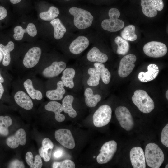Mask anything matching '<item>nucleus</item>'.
Listing matches in <instances>:
<instances>
[{
	"label": "nucleus",
	"mask_w": 168,
	"mask_h": 168,
	"mask_svg": "<svg viewBox=\"0 0 168 168\" xmlns=\"http://www.w3.org/2000/svg\"><path fill=\"white\" fill-rule=\"evenodd\" d=\"M144 155L147 163L151 168H159L164 162V153L155 143H151L147 144Z\"/></svg>",
	"instance_id": "obj_1"
},
{
	"label": "nucleus",
	"mask_w": 168,
	"mask_h": 168,
	"mask_svg": "<svg viewBox=\"0 0 168 168\" xmlns=\"http://www.w3.org/2000/svg\"><path fill=\"white\" fill-rule=\"evenodd\" d=\"M69 12L73 16V23L77 29L83 30L90 27L92 25L94 17L88 11L77 7L70 8Z\"/></svg>",
	"instance_id": "obj_2"
},
{
	"label": "nucleus",
	"mask_w": 168,
	"mask_h": 168,
	"mask_svg": "<svg viewBox=\"0 0 168 168\" xmlns=\"http://www.w3.org/2000/svg\"><path fill=\"white\" fill-rule=\"evenodd\" d=\"M132 99L133 103L142 112L149 113L154 108L153 100L143 90L138 89L135 91Z\"/></svg>",
	"instance_id": "obj_3"
},
{
	"label": "nucleus",
	"mask_w": 168,
	"mask_h": 168,
	"mask_svg": "<svg viewBox=\"0 0 168 168\" xmlns=\"http://www.w3.org/2000/svg\"><path fill=\"white\" fill-rule=\"evenodd\" d=\"M112 113L111 108L109 105H104L100 106L93 116L94 125L100 127L107 125L111 119Z\"/></svg>",
	"instance_id": "obj_4"
},
{
	"label": "nucleus",
	"mask_w": 168,
	"mask_h": 168,
	"mask_svg": "<svg viewBox=\"0 0 168 168\" xmlns=\"http://www.w3.org/2000/svg\"><path fill=\"white\" fill-rule=\"evenodd\" d=\"M116 118L121 126L127 131L131 130L134 125V122L128 110L124 106H119L115 110Z\"/></svg>",
	"instance_id": "obj_5"
},
{
	"label": "nucleus",
	"mask_w": 168,
	"mask_h": 168,
	"mask_svg": "<svg viewBox=\"0 0 168 168\" xmlns=\"http://www.w3.org/2000/svg\"><path fill=\"white\" fill-rule=\"evenodd\" d=\"M143 51L147 56L153 58H159L165 55L167 53V48L164 43L152 41L146 43L144 46Z\"/></svg>",
	"instance_id": "obj_6"
},
{
	"label": "nucleus",
	"mask_w": 168,
	"mask_h": 168,
	"mask_svg": "<svg viewBox=\"0 0 168 168\" xmlns=\"http://www.w3.org/2000/svg\"><path fill=\"white\" fill-rule=\"evenodd\" d=\"M117 149V143L114 140L105 143L102 146L100 153L96 158V160L100 164L106 163L113 158Z\"/></svg>",
	"instance_id": "obj_7"
},
{
	"label": "nucleus",
	"mask_w": 168,
	"mask_h": 168,
	"mask_svg": "<svg viewBox=\"0 0 168 168\" xmlns=\"http://www.w3.org/2000/svg\"><path fill=\"white\" fill-rule=\"evenodd\" d=\"M136 59V56L133 54H128L124 57L119 63L118 72L119 76L122 78L128 76L134 68V63Z\"/></svg>",
	"instance_id": "obj_8"
},
{
	"label": "nucleus",
	"mask_w": 168,
	"mask_h": 168,
	"mask_svg": "<svg viewBox=\"0 0 168 168\" xmlns=\"http://www.w3.org/2000/svg\"><path fill=\"white\" fill-rule=\"evenodd\" d=\"M54 135L56 140L63 146L69 149H72L75 147L74 140L69 130L58 129L55 131Z\"/></svg>",
	"instance_id": "obj_9"
},
{
	"label": "nucleus",
	"mask_w": 168,
	"mask_h": 168,
	"mask_svg": "<svg viewBox=\"0 0 168 168\" xmlns=\"http://www.w3.org/2000/svg\"><path fill=\"white\" fill-rule=\"evenodd\" d=\"M130 158L133 168H146L145 155L141 147H136L133 148L130 152Z\"/></svg>",
	"instance_id": "obj_10"
},
{
	"label": "nucleus",
	"mask_w": 168,
	"mask_h": 168,
	"mask_svg": "<svg viewBox=\"0 0 168 168\" xmlns=\"http://www.w3.org/2000/svg\"><path fill=\"white\" fill-rule=\"evenodd\" d=\"M41 54L40 48L35 47L30 48L24 56L23 61L24 65L27 68L33 67L38 63Z\"/></svg>",
	"instance_id": "obj_11"
},
{
	"label": "nucleus",
	"mask_w": 168,
	"mask_h": 168,
	"mask_svg": "<svg viewBox=\"0 0 168 168\" xmlns=\"http://www.w3.org/2000/svg\"><path fill=\"white\" fill-rule=\"evenodd\" d=\"M89 41L84 36H79L74 40L69 46L70 52L75 55H78L86 49L88 47Z\"/></svg>",
	"instance_id": "obj_12"
},
{
	"label": "nucleus",
	"mask_w": 168,
	"mask_h": 168,
	"mask_svg": "<svg viewBox=\"0 0 168 168\" xmlns=\"http://www.w3.org/2000/svg\"><path fill=\"white\" fill-rule=\"evenodd\" d=\"M66 63L63 61H54L43 71L42 74L47 78H51L57 76L65 69Z\"/></svg>",
	"instance_id": "obj_13"
},
{
	"label": "nucleus",
	"mask_w": 168,
	"mask_h": 168,
	"mask_svg": "<svg viewBox=\"0 0 168 168\" xmlns=\"http://www.w3.org/2000/svg\"><path fill=\"white\" fill-rule=\"evenodd\" d=\"M26 135L24 129L20 128L15 134L8 137L6 140L7 145L11 148H16L19 145H25L26 142Z\"/></svg>",
	"instance_id": "obj_14"
},
{
	"label": "nucleus",
	"mask_w": 168,
	"mask_h": 168,
	"mask_svg": "<svg viewBox=\"0 0 168 168\" xmlns=\"http://www.w3.org/2000/svg\"><path fill=\"white\" fill-rule=\"evenodd\" d=\"M102 27L104 30L111 32H117L124 26V21L118 19L110 18L103 20L101 23Z\"/></svg>",
	"instance_id": "obj_15"
},
{
	"label": "nucleus",
	"mask_w": 168,
	"mask_h": 168,
	"mask_svg": "<svg viewBox=\"0 0 168 168\" xmlns=\"http://www.w3.org/2000/svg\"><path fill=\"white\" fill-rule=\"evenodd\" d=\"M13 37L17 40H21L25 33H27L30 36L35 37L37 34V30L35 25L32 23L28 24L26 28L24 29L19 26H17L14 29Z\"/></svg>",
	"instance_id": "obj_16"
},
{
	"label": "nucleus",
	"mask_w": 168,
	"mask_h": 168,
	"mask_svg": "<svg viewBox=\"0 0 168 168\" xmlns=\"http://www.w3.org/2000/svg\"><path fill=\"white\" fill-rule=\"evenodd\" d=\"M147 69L146 72H141L138 74V78L141 82H145L153 80L157 76L159 71L158 66L154 64H149Z\"/></svg>",
	"instance_id": "obj_17"
},
{
	"label": "nucleus",
	"mask_w": 168,
	"mask_h": 168,
	"mask_svg": "<svg viewBox=\"0 0 168 168\" xmlns=\"http://www.w3.org/2000/svg\"><path fill=\"white\" fill-rule=\"evenodd\" d=\"M14 99L19 106L26 110H31L33 107V103L30 98L22 91H19L15 94Z\"/></svg>",
	"instance_id": "obj_18"
},
{
	"label": "nucleus",
	"mask_w": 168,
	"mask_h": 168,
	"mask_svg": "<svg viewBox=\"0 0 168 168\" xmlns=\"http://www.w3.org/2000/svg\"><path fill=\"white\" fill-rule=\"evenodd\" d=\"M44 108L46 110L55 113V119L58 122H62L65 119V116L61 113L63 110L62 105L60 103L56 101H50L45 105Z\"/></svg>",
	"instance_id": "obj_19"
},
{
	"label": "nucleus",
	"mask_w": 168,
	"mask_h": 168,
	"mask_svg": "<svg viewBox=\"0 0 168 168\" xmlns=\"http://www.w3.org/2000/svg\"><path fill=\"white\" fill-rule=\"evenodd\" d=\"M88 60L91 62H106L108 59L107 56L105 53L101 52L96 47L91 48L87 54Z\"/></svg>",
	"instance_id": "obj_20"
},
{
	"label": "nucleus",
	"mask_w": 168,
	"mask_h": 168,
	"mask_svg": "<svg viewBox=\"0 0 168 168\" xmlns=\"http://www.w3.org/2000/svg\"><path fill=\"white\" fill-rule=\"evenodd\" d=\"M54 146L53 142L49 138H46L43 140L42 146L39 149V152L40 156L45 161L50 160Z\"/></svg>",
	"instance_id": "obj_21"
},
{
	"label": "nucleus",
	"mask_w": 168,
	"mask_h": 168,
	"mask_svg": "<svg viewBox=\"0 0 168 168\" xmlns=\"http://www.w3.org/2000/svg\"><path fill=\"white\" fill-rule=\"evenodd\" d=\"M66 92L64 86L61 81L57 83V88L55 90L47 91L46 95L49 99L52 100H61Z\"/></svg>",
	"instance_id": "obj_22"
},
{
	"label": "nucleus",
	"mask_w": 168,
	"mask_h": 168,
	"mask_svg": "<svg viewBox=\"0 0 168 168\" xmlns=\"http://www.w3.org/2000/svg\"><path fill=\"white\" fill-rule=\"evenodd\" d=\"M76 72L72 68H67L63 71L61 78V81L64 86L73 88L74 86L73 78L75 77Z\"/></svg>",
	"instance_id": "obj_23"
},
{
	"label": "nucleus",
	"mask_w": 168,
	"mask_h": 168,
	"mask_svg": "<svg viewBox=\"0 0 168 168\" xmlns=\"http://www.w3.org/2000/svg\"><path fill=\"white\" fill-rule=\"evenodd\" d=\"M85 96V102L86 105L89 107L96 106L101 99L99 94H94L92 90L90 88H86L84 92Z\"/></svg>",
	"instance_id": "obj_24"
},
{
	"label": "nucleus",
	"mask_w": 168,
	"mask_h": 168,
	"mask_svg": "<svg viewBox=\"0 0 168 168\" xmlns=\"http://www.w3.org/2000/svg\"><path fill=\"white\" fill-rule=\"evenodd\" d=\"M74 99L73 96L68 95L65 96L62 102V105L64 112L70 117L74 118L77 115L76 111L72 107V105Z\"/></svg>",
	"instance_id": "obj_25"
},
{
	"label": "nucleus",
	"mask_w": 168,
	"mask_h": 168,
	"mask_svg": "<svg viewBox=\"0 0 168 168\" xmlns=\"http://www.w3.org/2000/svg\"><path fill=\"white\" fill-rule=\"evenodd\" d=\"M54 29V36L59 40L62 38L67 31L66 29L59 18H55L50 22Z\"/></svg>",
	"instance_id": "obj_26"
},
{
	"label": "nucleus",
	"mask_w": 168,
	"mask_h": 168,
	"mask_svg": "<svg viewBox=\"0 0 168 168\" xmlns=\"http://www.w3.org/2000/svg\"><path fill=\"white\" fill-rule=\"evenodd\" d=\"M87 72L90 76L87 81L88 85L92 87L97 86L101 78L99 70L95 67H91L88 69Z\"/></svg>",
	"instance_id": "obj_27"
},
{
	"label": "nucleus",
	"mask_w": 168,
	"mask_h": 168,
	"mask_svg": "<svg viewBox=\"0 0 168 168\" xmlns=\"http://www.w3.org/2000/svg\"><path fill=\"white\" fill-rule=\"evenodd\" d=\"M141 4L144 14L150 18L156 16L157 11L153 5L151 0H141Z\"/></svg>",
	"instance_id": "obj_28"
},
{
	"label": "nucleus",
	"mask_w": 168,
	"mask_h": 168,
	"mask_svg": "<svg viewBox=\"0 0 168 168\" xmlns=\"http://www.w3.org/2000/svg\"><path fill=\"white\" fill-rule=\"evenodd\" d=\"M14 44L13 42H9L6 46H4L0 44V50L2 52L3 58L2 62V64L4 66L8 65L11 61L10 52L14 49Z\"/></svg>",
	"instance_id": "obj_29"
},
{
	"label": "nucleus",
	"mask_w": 168,
	"mask_h": 168,
	"mask_svg": "<svg viewBox=\"0 0 168 168\" xmlns=\"http://www.w3.org/2000/svg\"><path fill=\"white\" fill-rule=\"evenodd\" d=\"M24 88L29 96L33 99L41 100L43 97L41 92L35 89L33 86L32 81L30 79H27L23 83Z\"/></svg>",
	"instance_id": "obj_30"
},
{
	"label": "nucleus",
	"mask_w": 168,
	"mask_h": 168,
	"mask_svg": "<svg viewBox=\"0 0 168 168\" xmlns=\"http://www.w3.org/2000/svg\"><path fill=\"white\" fill-rule=\"evenodd\" d=\"M135 27L132 25H129L124 27L121 33L122 38L127 41H133L137 38L135 33Z\"/></svg>",
	"instance_id": "obj_31"
},
{
	"label": "nucleus",
	"mask_w": 168,
	"mask_h": 168,
	"mask_svg": "<svg viewBox=\"0 0 168 168\" xmlns=\"http://www.w3.org/2000/svg\"><path fill=\"white\" fill-rule=\"evenodd\" d=\"M59 9L56 7L52 6L48 11L40 13L39 16L42 20L45 21H51L55 19L59 14Z\"/></svg>",
	"instance_id": "obj_32"
},
{
	"label": "nucleus",
	"mask_w": 168,
	"mask_h": 168,
	"mask_svg": "<svg viewBox=\"0 0 168 168\" xmlns=\"http://www.w3.org/2000/svg\"><path fill=\"white\" fill-rule=\"evenodd\" d=\"M114 42L118 45L117 53L120 55H124L129 50V45L128 42L119 36L116 37Z\"/></svg>",
	"instance_id": "obj_33"
},
{
	"label": "nucleus",
	"mask_w": 168,
	"mask_h": 168,
	"mask_svg": "<svg viewBox=\"0 0 168 168\" xmlns=\"http://www.w3.org/2000/svg\"><path fill=\"white\" fill-rule=\"evenodd\" d=\"M94 67L97 68L100 71L101 78L105 84H108L111 78V74L108 69L105 67L102 63L96 62L94 63Z\"/></svg>",
	"instance_id": "obj_34"
},
{
	"label": "nucleus",
	"mask_w": 168,
	"mask_h": 168,
	"mask_svg": "<svg viewBox=\"0 0 168 168\" xmlns=\"http://www.w3.org/2000/svg\"><path fill=\"white\" fill-rule=\"evenodd\" d=\"M12 124L11 117L8 116H0V134L7 136L9 133L8 128Z\"/></svg>",
	"instance_id": "obj_35"
},
{
	"label": "nucleus",
	"mask_w": 168,
	"mask_h": 168,
	"mask_svg": "<svg viewBox=\"0 0 168 168\" xmlns=\"http://www.w3.org/2000/svg\"><path fill=\"white\" fill-rule=\"evenodd\" d=\"M53 168H75L74 162L70 160H66L61 162H54L52 165Z\"/></svg>",
	"instance_id": "obj_36"
},
{
	"label": "nucleus",
	"mask_w": 168,
	"mask_h": 168,
	"mask_svg": "<svg viewBox=\"0 0 168 168\" xmlns=\"http://www.w3.org/2000/svg\"><path fill=\"white\" fill-rule=\"evenodd\" d=\"M161 143L168 147V124H167L163 129L161 133Z\"/></svg>",
	"instance_id": "obj_37"
},
{
	"label": "nucleus",
	"mask_w": 168,
	"mask_h": 168,
	"mask_svg": "<svg viewBox=\"0 0 168 168\" xmlns=\"http://www.w3.org/2000/svg\"><path fill=\"white\" fill-rule=\"evenodd\" d=\"M108 15L110 18L118 19L120 16V12L117 9L112 8L109 10Z\"/></svg>",
	"instance_id": "obj_38"
},
{
	"label": "nucleus",
	"mask_w": 168,
	"mask_h": 168,
	"mask_svg": "<svg viewBox=\"0 0 168 168\" xmlns=\"http://www.w3.org/2000/svg\"><path fill=\"white\" fill-rule=\"evenodd\" d=\"M9 168H23L25 166L22 161L17 159H15L12 161L9 166Z\"/></svg>",
	"instance_id": "obj_39"
},
{
	"label": "nucleus",
	"mask_w": 168,
	"mask_h": 168,
	"mask_svg": "<svg viewBox=\"0 0 168 168\" xmlns=\"http://www.w3.org/2000/svg\"><path fill=\"white\" fill-rule=\"evenodd\" d=\"M153 5L157 11H161L163 8L164 4L162 0H151Z\"/></svg>",
	"instance_id": "obj_40"
},
{
	"label": "nucleus",
	"mask_w": 168,
	"mask_h": 168,
	"mask_svg": "<svg viewBox=\"0 0 168 168\" xmlns=\"http://www.w3.org/2000/svg\"><path fill=\"white\" fill-rule=\"evenodd\" d=\"M42 165V161L41 156L39 155H37L35 158L33 168H40Z\"/></svg>",
	"instance_id": "obj_41"
},
{
	"label": "nucleus",
	"mask_w": 168,
	"mask_h": 168,
	"mask_svg": "<svg viewBox=\"0 0 168 168\" xmlns=\"http://www.w3.org/2000/svg\"><path fill=\"white\" fill-rule=\"evenodd\" d=\"M33 154L30 152H27L26 155V160L27 164L30 168H33L34 161Z\"/></svg>",
	"instance_id": "obj_42"
},
{
	"label": "nucleus",
	"mask_w": 168,
	"mask_h": 168,
	"mask_svg": "<svg viewBox=\"0 0 168 168\" xmlns=\"http://www.w3.org/2000/svg\"><path fill=\"white\" fill-rule=\"evenodd\" d=\"M64 154V151L62 149L58 148L54 152L53 156L54 159H59Z\"/></svg>",
	"instance_id": "obj_43"
},
{
	"label": "nucleus",
	"mask_w": 168,
	"mask_h": 168,
	"mask_svg": "<svg viewBox=\"0 0 168 168\" xmlns=\"http://www.w3.org/2000/svg\"><path fill=\"white\" fill-rule=\"evenodd\" d=\"M7 15V10L4 7L0 6V20L5 18Z\"/></svg>",
	"instance_id": "obj_44"
},
{
	"label": "nucleus",
	"mask_w": 168,
	"mask_h": 168,
	"mask_svg": "<svg viewBox=\"0 0 168 168\" xmlns=\"http://www.w3.org/2000/svg\"><path fill=\"white\" fill-rule=\"evenodd\" d=\"M4 92V89L3 87L0 82V99L2 98V96Z\"/></svg>",
	"instance_id": "obj_45"
},
{
	"label": "nucleus",
	"mask_w": 168,
	"mask_h": 168,
	"mask_svg": "<svg viewBox=\"0 0 168 168\" xmlns=\"http://www.w3.org/2000/svg\"><path fill=\"white\" fill-rule=\"evenodd\" d=\"M10 2L12 4H15L19 2L21 0H10Z\"/></svg>",
	"instance_id": "obj_46"
},
{
	"label": "nucleus",
	"mask_w": 168,
	"mask_h": 168,
	"mask_svg": "<svg viewBox=\"0 0 168 168\" xmlns=\"http://www.w3.org/2000/svg\"><path fill=\"white\" fill-rule=\"evenodd\" d=\"M3 58V54L2 51L0 50V62Z\"/></svg>",
	"instance_id": "obj_47"
},
{
	"label": "nucleus",
	"mask_w": 168,
	"mask_h": 168,
	"mask_svg": "<svg viewBox=\"0 0 168 168\" xmlns=\"http://www.w3.org/2000/svg\"><path fill=\"white\" fill-rule=\"evenodd\" d=\"M4 82V79L3 77H2L0 73V82L1 83H2Z\"/></svg>",
	"instance_id": "obj_48"
},
{
	"label": "nucleus",
	"mask_w": 168,
	"mask_h": 168,
	"mask_svg": "<svg viewBox=\"0 0 168 168\" xmlns=\"http://www.w3.org/2000/svg\"><path fill=\"white\" fill-rule=\"evenodd\" d=\"M166 99H168V90H167L166 93Z\"/></svg>",
	"instance_id": "obj_49"
},
{
	"label": "nucleus",
	"mask_w": 168,
	"mask_h": 168,
	"mask_svg": "<svg viewBox=\"0 0 168 168\" xmlns=\"http://www.w3.org/2000/svg\"><path fill=\"white\" fill-rule=\"evenodd\" d=\"M165 168H168V164H167L165 167Z\"/></svg>",
	"instance_id": "obj_50"
},
{
	"label": "nucleus",
	"mask_w": 168,
	"mask_h": 168,
	"mask_svg": "<svg viewBox=\"0 0 168 168\" xmlns=\"http://www.w3.org/2000/svg\"><path fill=\"white\" fill-rule=\"evenodd\" d=\"M63 0L65 1H70L73 0Z\"/></svg>",
	"instance_id": "obj_51"
},
{
	"label": "nucleus",
	"mask_w": 168,
	"mask_h": 168,
	"mask_svg": "<svg viewBox=\"0 0 168 168\" xmlns=\"http://www.w3.org/2000/svg\"><path fill=\"white\" fill-rule=\"evenodd\" d=\"M93 158H95V156H94Z\"/></svg>",
	"instance_id": "obj_52"
}]
</instances>
